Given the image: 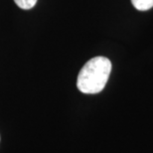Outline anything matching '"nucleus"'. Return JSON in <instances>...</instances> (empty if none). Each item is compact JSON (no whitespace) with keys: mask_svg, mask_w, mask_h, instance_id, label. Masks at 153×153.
<instances>
[{"mask_svg":"<svg viewBox=\"0 0 153 153\" xmlns=\"http://www.w3.org/2000/svg\"><path fill=\"white\" fill-rule=\"evenodd\" d=\"M111 72V62L105 57H94L88 61L79 73L76 87L84 94H94L105 88Z\"/></svg>","mask_w":153,"mask_h":153,"instance_id":"f257e3e1","label":"nucleus"},{"mask_svg":"<svg viewBox=\"0 0 153 153\" xmlns=\"http://www.w3.org/2000/svg\"><path fill=\"white\" fill-rule=\"evenodd\" d=\"M131 3L139 11H146L153 7V0H131Z\"/></svg>","mask_w":153,"mask_h":153,"instance_id":"f03ea898","label":"nucleus"},{"mask_svg":"<svg viewBox=\"0 0 153 153\" xmlns=\"http://www.w3.org/2000/svg\"><path fill=\"white\" fill-rule=\"evenodd\" d=\"M14 2L19 8L24 9V10H29L36 5L37 0H14Z\"/></svg>","mask_w":153,"mask_h":153,"instance_id":"7ed1b4c3","label":"nucleus"}]
</instances>
